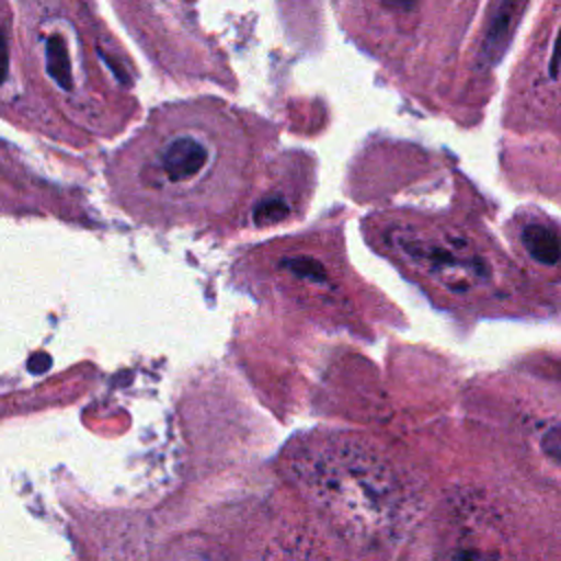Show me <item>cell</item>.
Listing matches in <instances>:
<instances>
[{
    "label": "cell",
    "instance_id": "8",
    "mask_svg": "<svg viewBox=\"0 0 561 561\" xmlns=\"http://www.w3.org/2000/svg\"><path fill=\"white\" fill-rule=\"evenodd\" d=\"M541 447H543V451H546L550 458H554L557 462H561V425H554V427H550V430L543 434Z\"/></svg>",
    "mask_w": 561,
    "mask_h": 561
},
{
    "label": "cell",
    "instance_id": "9",
    "mask_svg": "<svg viewBox=\"0 0 561 561\" xmlns=\"http://www.w3.org/2000/svg\"><path fill=\"white\" fill-rule=\"evenodd\" d=\"M559 70H561V28H559V35H557V42L552 46V55H550V61H548V75L552 79L559 77Z\"/></svg>",
    "mask_w": 561,
    "mask_h": 561
},
{
    "label": "cell",
    "instance_id": "4",
    "mask_svg": "<svg viewBox=\"0 0 561 561\" xmlns=\"http://www.w3.org/2000/svg\"><path fill=\"white\" fill-rule=\"evenodd\" d=\"M519 11H522V7L515 2H502L495 9V13L486 26L482 46H480V64L484 68H491L500 61L502 53L506 50V46L511 42V33L515 28Z\"/></svg>",
    "mask_w": 561,
    "mask_h": 561
},
{
    "label": "cell",
    "instance_id": "2",
    "mask_svg": "<svg viewBox=\"0 0 561 561\" xmlns=\"http://www.w3.org/2000/svg\"><path fill=\"white\" fill-rule=\"evenodd\" d=\"M24 66L35 75V83L53 94L57 105L75 110L83 121H92L88 107L99 105L103 77L96 39L83 35L77 15L66 4H20Z\"/></svg>",
    "mask_w": 561,
    "mask_h": 561
},
{
    "label": "cell",
    "instance_id": "5",
    "mask_svg": "<svg viewBox=\"0 0 561 561\" xmlns=\"http://www.w3.org/2000/svg\"><path fill=\"white\" fill-rule=\"evenodd\" d=\"M522 243L526 252L541 265H554L561 259V241L559 237L539 224H530L522 232Z\"/></svg>",
    "mask_w": 561,
    "mask_h": 561
},
{
    "label": "cell",
    "instance_id": "3",
    "mask_svg": "<svg viewBox=\"0 0 561 561\" xmlns=\"http://www.w3.org/2000/svg\"><path fill=\"white\" fill-rule=\"evenodd\" d=\"M397 248L416 265L427 267V272L434 274H454V272H471L478 278H486L489 276V267L484 265V261H480L478 256H469V259H460L451 248L436 243V241H427L423 237L416 234H397L394 237Z\"/></svg>",
    "mask_w": 561,
    "mask_h": 561
},
{
    "label": "cell",
    "instance_id": "1",
    "mask_svg": "<svg viewBox=\"0 0 561 561\" xmlns=\"http://www.w3.org/2000/svg\"><path fill=\"white\" fill-rule=\"evenodd\" d=\"M208 123L195 105H167L153 110L112 153L107 186L125 215L145 226H162L208 199L217 156Z\"/></svg>",
    "mask_w": 561,
    "mask_h": 561
},
{
    "label": "cell",
    "instance_id": "7",
    "mask_svg": "<svg viewBox=\"0 0 561 561\" xmlns=\"http://www.w3.org/2000/svg\"><path fill=\"white\" fill-rule=\"evenodd\" d=\"M280 265L285 270H289L291 274L307 278L311 283H327V270L322 267L320 261H316L311 256H289V259H283Z\"/></svg>",
    "mask_w": 561,
    "mask_h": 561
},
{
    "label": "cell",
    "instance_id": "6",
    "mask_svg": "<svg viewBox=\"0 0 561 561\" xmlns=\"http://www.w3.org/2000/svg\"><path fill=\"white\" fill-rule=\"evenodd\" d=\"M289 215V204L283 197H265L254 206L252 219L256 226H274Z\"/></svg>",
    "mask_w": 561,
    "mask_h": 561
}]
</instances>
